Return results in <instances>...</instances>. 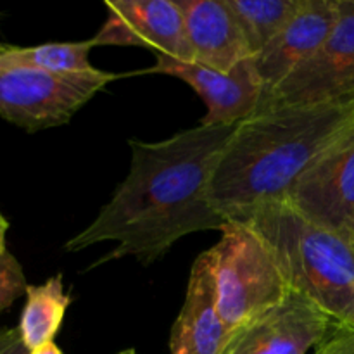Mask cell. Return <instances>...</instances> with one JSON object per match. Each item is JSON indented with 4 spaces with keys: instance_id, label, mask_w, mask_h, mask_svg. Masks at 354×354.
<instances>
[{
    "instance_id": "3957f363",
    "label": "cell",
    "mask_w": 354,
    "mask_h": 354,
    "mask_svg": "<svg viewBox=\"0 0 354 354\" xmlns=\"http://www.w3.org/2000/svg\"><path fill=\"white\" fill-rule=\"evenodd\" d=\"M232 221L268 245L289 289L310 297L337 325L354 328V244L287 201L259 204Z\"/></svg>"
},
{
    "instance_id": "4fadbf2b",
    "label": "cell",
    "mask_w": 354,
    "mask_h": 354,
    "mask_svg": "<svg viewBox=\"0 0 354 354\" xmlns=\"http://www.w3.org/2000/svg\"><path fill=\"white\" fill-rule=\"evenodd\" d=\"M216 306L213 275L206 254H201L190 270L183 306L169 339L171 354H223L230 341Z\"/></svg>"
},
{
    "instance_id": "ac0fdd59",
    "label": "cell",
    "mask_w": 354,
    "mask_h": 354,
    "mask_svg": "<svg viewBox=\"0 0 354 354\" xmlns=\"http://www.w3.org/2000/svg\"><path fill=\"white\" fill-rule=\"evenodd\" d=\"M313 354H354V328L337 325L334 334Z\"/></svg>"
},
{
    "instance_id": "ffe728a7",
    "label": "cell",
    "mask_w": 354,
    "mask_h": 354,
    "mask_svg": "<svg viewBox=\"0 0 354 354\" xmlns=\"http://www.w3.org/2000/svg\"><path fill=\"white\" fill-rule=\"evenodd\" d=\"M30 354H62V351L55 346V342H48V344L41 346V348L30 351Z\"/></svg>"
},
{
    "instance_id": "9a60e30c",
    "label": "cell",
    "mask_w": 354,
    "mask_h": 354,
    "mask_svg": "<svg viewBox=\"0 0 354 354\" xmlns=\"http://www.w3.org/2000/svg\"><path fill=\"white\" fill-rule=\"evenodd\" d=\"M242 28L252 57L296 16L304 0H227Z\"/></svg>"
},
{
    "instance_id": "6da1fadb",
    "label": "cell",
    "mask_w": 354,
    "mask_h": 354,
    "mask_svg": "<svg viewBox=\"0 0 354 354\" xmlns=\"http://www.w3.org/2000/svg\"><path fill=\"white\" fill-rule=\"evenodd\" d=\"M235 127L197 124L159 142L131 138L127 178L66 251L111 241L116 248L99 263L133 256L151 265L185 235L223 230L228 221L211 204L209 183Z\"/></svg>"
},
{
    "instance_id": "52a82bcc",
    "label": "cell",
    "mask_w": 354,
    "mask_h": 354,
    "mask_svg": "<svg viewBox=\"0 0 354 354\" xmlns=\"http://www.w3.org/2000/svg\"><path fill=\"white\" fill-rule=\"evenodd\" d=\"M286 201L310 221L354 244V118Z\"/></svg>"
},
{
    "instance_id": "44dd1931",
    "label": "cell",
    "mask_w": 354,
    "mask_h": 354,
    "mask_svg": "<svg viewBox=\"0 0 354 354\" xmlns=\"http://www.w3.org/2000/svg\"><path fill=\"white\" fill-rule=\"evenodd\" d=\"M7 230H9V223H7L6 216H3L2 211H0V251H3V249H6Z\"/></svg>"
},
{
    "instance_id": "9c48e42d",
    "label": "cell",
    "mask_w": 354,
    "mask_h": 354,
    "mask_svg": "<svg viewBox=\"0 0 354 354\" xmlns=\"http://www.w3.org/2000/svg\"><path fill=\"white\" fill-rule=\"evenodd\" d=\"M149 73L175 76L196 90L206 104L204 127H235L258 111L265 93V83L256 69L254 59L242 61L232 71H218L197 62H185L156 54V64Z\"/></svg>"
},
{
    "instance_id": "8fae6325",
    "label": "cell",
    "mask_w": 354,
    "mask_h": 354,
    "mask_svg": "<svg viewBox=\"0 0 354 354\" xmlns=\"http://www.w3.org/2000/svg\"><path fill=\"white\" fill-rule=\"evenodd\" d=\"M341 14L342 0H304L265 50L252 57L265 92L283 82L325 44Z\"/></svg>"
},
{
    "instance_id": "7402d4cb",
    "label": "cell",
    "mask_w": 354,
    "mask_h": 354,
    "mask_svg": "<svg viewBox=\"0 0 354 354\" xmlns=\"http://www.w3.org/2000/svg\"><path fill=\"white\" fill-rule=\"evenodd\" d=\"M118 354H137V351H133V349H124V351H121Z\"/></svg>"
},
{
    "instance_id": "5b68a950",
    "label": "cell",
    "mask_w": 354,
    "mask_h": 354,
    "mask_svg": "<svg viewBox=\"0 0 354 354\" xmlns=\"http://www.w3.org/2000/svg\"><path fill=\"white\" fill-rule=\"evenodd\" d=\"M116 78L100 69L55 75L0 62V116L26 131L61 127Z\"/></svg>"
},
{
    "instance_id": "8992f818",
    "label": "cell",
    "mask_w": 354,
    "mask_h": 354,
    "mask_svg": "<svg viewBox=\"0 0 354 354\" xmlns=\"http://www.w3.org/2000/svg\"><path fill=\"white\" fill-rule=\"evenodd\" d=\"M354 95V0H342V14L325 44L283 82L263 93L258 111L311 106Z\"/></svg>"
},
{
    "instance_id": "7c38bea8",
    "label": "cell",
    "mask_w": 354,
    "mask_h": 354,
    "mask_svg": "<svg viewBox=\"0 0 354 354\" xmlns=\"http://www.w3.org/2000/svg\"><path fill=\"white\" fill-rule=\"evenodd\" d=\"M183 10L192 62L232 71L252 59L242 28L227 0H176Z\"/></svg>"
},
{
    "instance_id": "30bf717a",
    "label": "cell",
    "mask_w": 354,
    "mask_h": 354,
    "mask_svg": "<svg viewBox=\"0 0 354 354\" xmlns=\"http://www.w3.org/2000/svg\"><path fill=\"white\" fill-rule=\"evenodd\" d=\"M107 17L92 38L97 45L154 48L156 54L192 62L183 10L175 0H113Z\"/></svg>"
},
{
    "instance_id": "5bb4252c",
    "label": "cell",
    "mask_w": 354,
    "mask_h": 354,
    "mask_svg": "<svg viewBox=\"0 0 354 354\" xmlns=\"http://www.w3.org/2000/svg\"><path fill=\"white\" fill-rule=\"evenodd\" d=\"M68 306L69 294L64 290L62 275L52 277L41 286H28L17 330L30 351L54 342Z\"/></svg>"
},
{
    "instance_id": "d6986e66",
    "label": "cell",
    "mask_w": 354,
    "mask_h": 354,
    "mask_svg": "<svg viewBox=\"0 0 354 354\" xmlns=\"http://www.w3.org/2000/svg\"><path fill=\"white\" fill-rule=\"evenodd\" d=\"M0 354H30L17 328L0 330Z\"/></svg>"
},
{
    "instance_id": "7a4b0ae2",
    "label": "cell",
    "mask_w": 354,
    "mask_h": 354,
    "mask_svg": "<svg viewBox=\"0 0 354 354\" xmlns=\"http://www.w3.org/2000/svg\"><path fill=\"white\" fill-rule=\"evenodd\" d=\"M354 118V95L311 106L256 111L235 127L209 183L227 221L259 204L286 201L301 176Z\"/></svg>"
},
{
    "instance_id": "ba28073f",
    "label": "cell",
    "mask_w": 354,
    "mask_h": 354,
    "mask_svg": "<svg viewBox=\"0 0 354 354\" xmlns=\"http://www.w3.org/2000/svg\"><path fill=\"white\" fill-rule=\"evenodd\" d=\"M335 327L310 297L290 289L280 303L232 332L223 354H308L320 348Z\"/></svg>"
},
{
    "instance_id": "e0dca14e",
    "label": "cell",
    "mask_w": 354,
    "mask_h": 354,
    "mask_svg": "<svg viewBox=\"0 0 354 354\" xmlns=\"http://www.w3.org/2000/svg\"><path fill=\"white\" fill-rule=\"evenodd\" d=\"M28 283L19 261L7 249L0 251V313L26 294Z\"/></svg>"
},
{
    "instance_id": "277c9868",
    "label": "cell",
    "mask_w": 354,
    "mask_h": 354,
    "mask_svg": "<svg viewBox=\"0 0 354 354\" xmlns=\"http://www.w3.org/2000/svg\"><path fill=\"white\" fill-rule=\"evenodd\" d=\"M204 254L213 275L218 311L230 334L289 294L268 245L245 225L228 221L220 242Z\"/></svg>"
},
{
    "instance_id": "2e32d148",
    "label": "cell",
    "mask_w": 354,
    "mask_h": 354,
    "mask_svg": "<svg viewBox=\"0 0 354 354\" xmlns=\"http://www.w3.org/2000/svg\"><path fill=\"white\" fill-rule=\"evenodd\" d=\"M95 47L93 40L64 41V44H44L37 47H12L0 45L2 64L28 66L55 75H76L93 71L88 54Z\"/></svg>"
}]
</instances>
